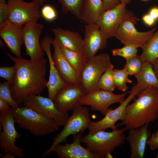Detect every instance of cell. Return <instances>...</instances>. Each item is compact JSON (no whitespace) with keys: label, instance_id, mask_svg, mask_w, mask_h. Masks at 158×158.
<instances>
[{"label":"cell","instance_id":"obj_1","mask_svg":"<svg viewBox=\"0 0 158 158\" xmlns=\"http://www.w3.org/2000/svg\"><path fill=\"white\" fill-rule=\"evenodd\" d=\"M8 57L16 66V70L10 84L12 97L19 106L28 97L40 95L47 88L46 78L47 60L38 61L14 57L7 52Z\"/></svg>","mask_w":158,"mask_h":158},{"label":"cell","instance_id":"obj_2","mask_svg":"<svg viewBox=\"0 0 158 158\" xmlns=\"http://www.w3.org/2000/svg\"><path fill=\"white\" fill-rule=\"evenodd\" d=\"M134 102L128 104L125 117L118 126H125L128 129L149 124L158 118V90L153 87L142 90Z\"/></svg>","mask_w":158,"mask_h":158},{"label":"cell","instance_id":"obj_3","mask_svg":"<svg viewBox=\"0 0 158 158\" xmlns=\"http://www.w3.org/2000/svg\"><path fill=\"white\" fill-rule=\"evenodd\" d=\"M10 110L18 127L28 130L35 136L50 134L59 128V126L53 119L23 105L11 107Z\"/></svg>","mask_w":158,"mask_h":158},{"label":"cell","instance_id":"obj_4","mask_svg":"<svg viewBox=\"0 0 158 158\" xmlns=\"http://www.w3.org/2000/svg\"><path fill=\"white\" fill-rule=\"evenodd\" d=\"M127 129L126 127L109 132L99 130L82 137L81 142L84 143L87 148L97 158L106 157L124 143L126 138L124 133Z\"/></svg>","mask_w":158,"mask_h":158},{"label":"cell","instance_id":"obj_5","mask_svg":"<svg viewBox=\"0 0 158 158\" xmlns=\"http://www.w3.org/2000/svg\"><path fill=\"white\" fill-rule=\"evenodd\" d=\"M81 105L73 110L72 114L67 119L62 130L54 138L51 147L43 154V158L51 153L54 146L66 141L71 135L83 132L89 128L92 121L89 109Z\"/></svg>","mask_w":158,"mask_h":158},{"label":"cell","instance_id":"obj_6","mask_svg":"<svg viewBox=\"0 0 158 158\" xmlns=\"http://www.w3.org/2000/svg\"><path fill=\"white\" fill-rule=\"evenodd\" d=\"M139 20L133 13L127 10L114 37L124 45H131L137 48H141L156 31L157 28L147 32H138L135 25Z\"/></svg>","mask_w":158,"mask_h":158},{"label":"cell","instance_id":"obj_7","mask_svg":"<svg viewBox=\"0 0 158 158\" xmlns=\"http://www.w3.org/2000/svg\"><path fill=\"white\" fill-rule=\"evenodd\" d=\"M111 64L107 53H101L87 61L81 74L80 82L87 93L97 90L99 78Z\"/></svg>","mask_w":158,"mask_h":158},{"label":"cell","instance_id":"obj_8","mask_svg":"<svg viewBox=\"0 0 158 158\" xmlns=\"http://www.w3.org/2000/svg\"><path fill=\"white\" fill-rule=\"evenodd\" d=\"M0 121L2 130L0 135L1 150L4 153H11L19 157H24L23 148L15 143L21 135L15 129V121L10 109L0 112Z\"/></svg>","mask_w":158,"mask_h":158},{"label":"cell","instance_id":"obj_9","mask_svg":"<svg viewBox=\"0 0 158 158\" xmlns=\"http://www.w3.org/2000/svg\"><path fill=\"white\" fill-rule=\"evenodd\" d=\"M9 11L8 21L23 26L30 22H37L42 17L40 6L34 1L8 0Z\"/></svg>","mask_w":158,"mask_h":158},{"label":"cell","instance_id":"obj_10","mask_svg":"<svg viewBox=\"0 0 158 158\" xmlns=\"http://www.w3.org/2000/svg\"><path fill=\"white\" fill-rule=\"evenodd\" d=\"M87 92L80 83H66L57 93L53 101L57 110L67 113L82 105L81 102Z\"/></svg>","mask_w":158,"mask_h":158},{"label":"cell","instance_id":"obj_11","mask_svg":"<svg viewBox=\"0 0 158 158\" xmlns=\"http://www.w3.org/2000/svg\"><path fill=\"white\" fill-rule=\"evenodd\" d=\"M141 90V88L137 84L133 85L128 96L120 103L119 106L113 110L110 108L104 117L100 120L92 121L88 128L89 134H92L99 130H105L108 128L112 130L117 129L116 123L118 120L122 121L124 119L126 107Z\"/></svg>","mask_w":158,"mask_h":158},{"label":"cell","instance_id":"obj_12","mask_svg":"<svg viewBox=\"0 0 158 158\" xmlns=\"http://www.w3.org/2000/svg\"><path fill=\"white\" fill-rule=\"evenodd\" d=\"M129 92L116 94L112 92L97 89L87 93L82 99L81 103L82 105L90 106L92 110L99 111L105 115L110 110L109 107L111 105L120 104L125 100V96Z\"/></svg>","mask_w":158,"mask_h":158},{"label":"cell","instance_id":"obj_13","mask_svg":"<svg viewBox=\"0 0 158 158\" xmlns=\"http://www.w3.org/2000/svg\"><path fill=\"white\" fill-rule=\"evenodd\" d=\"M44 28V25L37 22H29L23 26V43L26 54L32 61H38L44 59V51L39 40Z\"/></svg>","mask_w":158,"mask_h":158},{"label":"cell","instance_id":"obj_14","mask_svg":"<svg viewBox=\"0 0 158 158\" xmlns=\"http://www.w3.org/2000/svg\"><path fill=\"white\" fill-rule=\"evenodd\" d=\"M22 104L25 107L53 119L59 126L64 125L69 117L68 113L59 111L53 101L49 97H43L40 95H31L28 97Z\"/></svg>","mask_w":158,"mask_h":158},{"label":"cell","instance_id":"obj_15","mask_svg":"<svg viewBox=\"0 0 158 158\" xmlns=\"http://www.w3.org/2000/svg\"><path fill=\"white\" fill-rule=\"evenodd\" d=\"M107 39L96 23L85 24L82 52L87 61L106 47Z\"/></svg>","mask_w":158,"mask_h":158},{"label":"cell","instance_id":"obj_16","mask_svg":"<svg viewBox=\"0 0 158 158\" xmlns=\"http://www.w3.org/2000/svg\"><path fill=\"white\" fill-rule=\"evenodd\" d=\"M126 4L121 3L112 9L104 11L96 23L108 39L114 37L127 11Z\"/></svg>","mask_w":158,"mask_h":158},{"label":"cell","instance_id":"obj_17","mask_svg":"<svg viewBox=\"0 0 158 158\" xmlns=\"http://www.w3.org/2000/svg\"><path fill=\"white\" fill-rule=\"evenodd\" d=\"M52 41L51 37L47 35L41 39L40 43L48 59L49 65V75L47 88L48 97L53 100L58 92L64 86L66 83L60 76L54 62L51 50Z\"/></svg>","mask_w":158,"mask_h":158},{"label":"cell","instance_id":"obj_18","mask_svg":"<svg viewBox=\"0 0 158 158\" xmlns=\"http://www.w3.org/2000/svg\"><path fill=\"white\" fill-rule=\"evenodd\" d=\"M82 133L73 135V141L71 143L55 145L51 152H54L59 158H97L87 148L80 144Z\"/></svg>","mask_w":158,"mask_h":158},{"label":"cell","instance_id":"obj_19","mask_svg":"<svg viewBox=\"0 0 158 158\" xmlns=\"http://www.w3.org/2000/svg\"><path fill=\"white\" fill-rule=\"evenodd\" d=\"M0 36L16 57H21V48L23 43V26L8 21L0 29Z\"/></svg>","mask_w":158,"mask_h":158},{"label":"cell","instance_id":"obj_20","mask_svg":"<svg viewBox=\"0 0 158 158\" xmlns=\"http://www.w3.org/2000/svg\"><path fill=\"white\" fill-rule=\"evenodd\" d=\"M54 48L52 55L54 64L62 80L66 83H80L81 74L74 70L62 54L55 40H53Z\"/></svg>","mask_w":158,"mask_h":158},{"label":"cell","instance_id":"obj_21","mask_svg":"<svg viewBox=\"0 0 158 158\" xmlns=\"http://www.w3.org/2000/svg\"><path fill=\"white\" fill-rule=\"evenodd\" d=\"M149 124L129 130L126 139L130 144V158H143L147 141L150 135Z\"/></svg>","mask_w":158,"mask_h":158},{"label":"cell","instance_id":"obj_22","mask_svg":"<svg viewBox=\"0 0 158 158\" xmlns=\"http://www.w3.org/2000/svg\"><path fill=\"white\" fill-rule=\"evenodd\" d=\"M52 30L54 39L59 47L72 51H82L83 39L78 32L59 27Z\"/></svg>","mask_w":158,"mask_h":158},{"label":"cell","instance_id":"obj_23","mask_svg":"<svg viewBox=\"0 0 158 158\" xmlns=\"http://www.w3.org/2000/svg\"><path fill=\"white\" fill-rule=\"evenodd\" d=\"M104 11L102 0H85L80 20L85 24L96 23Z\"/></svg>","mask_w":158,"mask_h":158},{"label":"cell","instance_id":"obj_24","mask_svg":"<svg viewBox=\"0 0 158 158\" xmlns=\"http://www.w3.org/2000/svg\"><path fill=\"white\" fill-rule=\"evenodd\" d=\"M135 76L137 80V84L142 90L151 87L158 90V79L154 74L151 63L144 61L140 71Z\"/></svg>","mask_w":158,"mask_h":158},{"label":"cell","instance_id":"obj_25","mask_svg":"<svg viewBox=\"0 0 158 158\" xmlns=\"http://www.w3.org/2000/svg\"><path fill=\"white\" fill-rule=\"evenodd\" d=\"M141 48L142 52L140 56L142 60L153 64L158 58V30L153 33Z\"/></svg>","mask_w":158,"mask_h":158},{"label":"cell","instance_id":"obj_26","mask_svg":"<svg viewBox=\"0 0 158 158\" xmlns=\"http://www.w3.org/2000/svg\"><path fill=\"white\" fill-rule=\"evenodd\" d=\"M59 47L63 56L71 67L81 74L87 61L83 52L72 51Z\"/></svg>","mask_w":158,"mask_h":158},{"label":"cell","instance_id":"obj_27","mask_svg":"<svg viewBox=\"0 0 158 158\" xmlns=\"http://www.w3.org/2000/svg\"><path fill=\"white\" fill-rule=\"evenodd\" d=\"M61 4L63 13L66 14L71 13L80 20L85 0H57Z\"/></svg>","mask_w":158,"mask_h":158},{"label":"cell","instance_id":"obj_28","mask_svg":"<svg viewBox=\"0 0 158 158\" xmlns=\"http://www.w3.org/2000/svg\"><path fill=\"white\" fill-rule=\"evenodd\" d=\"M114 66L111 63L99 78L97 85V89L113 92L116 87L113 73Z\"/></svg>","mask_w":158,"mask_h":158},{"label":"cell","instance_id":"obj_29","mask_svg":"<svg viewBox=\"0 0 158 158\" xmlns=\"http://www.w3.org/2000/svg\"><path fill=\"white\" fill-rule=\"evenodd\" d=\"M129 75L126 69H114L113 73V79L116 88L123 92H125L128 89L126 83H131L132 81L128 78Z\"/></svg>","mask_w":158,"mask_h":158},{"label":"cell","instance_id":"obj_30","mask_svg":"<svg viewBox=\"0 0 158 158\" xmlns=\"http://www.w3.org/2000/svg\"><path fill=\"white\" fill-rule=\"evenodd\" d=\"M143 61L138 55L126 60L124 68L129 75L135 76L140 71Z\"/></svg>","mask_w":158,"mask_h":158},{"label":"cell","instance_id":"obj_31","mask_svg":"<svg viewBox=\"0 0 158 158\" xmlns=\"http://www.w3.org/2000/svg\"><path fill=\"white\" fill-rule=\"evenodd\" d=\"M137 49L131 45H124L121 48L112 49L111 52L113 56H121L127 60L137 55Z\"/></svg>","mask_w":158,"mask_h":158},{"label":"cell","instance_id":"obj_32","mask_svg":"<svg viewBox=\"0 0 158 158\" xmlns=\"http://www.w3.org/2000/svg\"><path fill=\"white\" fill-rule=\"evenodd\" d=\"M10 83L6 81L0 84V97L7 101L11 108L18 106L13 99L10 89Z\"/></svg>","mask_w":158,"mask_h":158},{"label":"cell","instance_id":"obj_33","mask_svg":"<svg viewBox=\"0 0 158 158\" xmlns=\"http://www.w3.org/2000/svg\"><path fill=\"white\" fill-rule=\"evenodd\" d=\"M16 70L15 65L10 67H0V76L9 82H12Z\"/></svg>","mask_w":158,"mask_h":158},{"label":"cell","instance_id":"obj_34","mask_svg":"<svg viewBox=\"0 0 158 158\" xmlns=\"http://www.w3.org/2000/svg\"><path fill=\"white\" fill-rule=\"evenodd\" d=\"M40 12L42 17L47 21H53L57 17V13L55 9L50 5H46L43 6Z\"/></svg>","mask_w":158,"mask_h":158},{"label":"cell","instance_id":"obj_35","mask_svg":"<svg viewBox=\"0 0 158 158\" xmlns=\"http://www.w3.org/2000/svg\"><path fill=\"white\" fill-rule=\"evenodd\" d=\"M9 15L7 2L5 0H0V29L8 22Z\"/></svg>","mask_w":158,"mask_h":158},{"label":"cell","instance_id":"obj_36","mask_svg":"<svg viewBox=\"0 0 158 158\" xmlns=\"http://www.w3.org/2000/svg\"><path fill=\"white\" fill-rule=\"evenodd\" d=\"M104 11L112 9L119 5L121 0H102Z\"/></svg>","mask_w":158,"mask_h":158},{"label":"cell","instance_id":"obj_37","mask_svg":"<svg viewBox=\"0 0 158 158\" xmlns=\"http://www.w3.org/2000/svg\"><path fill=\"white\" fill-rule=\"evenodd\" d=\"M147 144L151 150H153L157 149L158 147V136L152 135L151 137L148 140Z\"/></svg>","mask_w":158,"mask_h":158},{"label":"cell","instance_id":"obj_38","mask_svg":"<svg viewBox=\"0 0 158 158\" xmlns=\"http://www.w3.org/2000/svg\"><path fill=\"white\" fill-rule=\"evenodd\" d=\"M10 105L5 100L0 97V111L2 112L10 109Z\"/></svg>","mask_w":158,"mask_h":158},{"label":"cell","instance_id":"obj_39","mask_svg":"<svg viewBox=\"0 0 158 158\" xmlns=\"http://www.w3.org/2000/svg\"><path fill=\"white\" fill-rule=\"evenodd\" d=\"M142 20L146 24L150 26L153 25L156 20L149 13L145 14L143 16Z\"/></svg>","mask_w":158,"mask_h":158},{"label":"cell","instance_id":"obj_40","mask_svg":"<svg viewBox=\"0 0 158 158\" xmlns=\"http://www.w3.org/2000/svg\"><path fill=\"white\" fill-rule=\"evenodd\" d=\"M149 14L155 20L158 19V7H154L152 8L149 12Z\"/></svg>","mask_w":158,"mask_h":158},{"label":"cell","instance_id":"obj_41","mask_svg":"<svg viewBox=\"0 0 158 158\" xmlns=\"http://www.w3.org/2000/svg\"><path fill=\"white\" fill-rule=\"evenodd\" d=\"M152 64L154 72L158 79V58Z\"/></svg>","mask_w":158,"mask_h":158},{"label":"cell","instance_id":"obj_42","mask_svg":"<svg viewBox=\"0 0 158 158\" xmlns=\"http://www.w3.org/2000/svg\"><path fill=\"white\" fill-rule=\"evenodd\" d=\"M4 155L0 154V157L1 158H15L16 156L14 154L9 152L5 153Z\"/></svg>","mask_w":158,"mask_h":158},{"label":"cell","instance_id":"obj_43","mask_svg":"<svg viewBox=\"0 0 158 158\" xmlns=\"http://www.w3.org/2000/svg\"><path fill=\"white\" fill-rule=\"evenodd\" d=\"M50 0H32L38 4L40 6L42 5L43 3Z\"/></svg>","mask_w":158,"mask_h":158},{"label":"cell","instance_id":"obj_44","mask_svg":"<svg viewBox=\"0 0 158 158\" xmlns=\"http://www.w3.org/2000/svg\"><path fill=\"white\" fill-rule=\"evenodd\" d=\"M3 41V40H2V39H0V45L1 47L2 48H3L4 47L5 44L4 42V41Z\"/></svg>","mask_w":158,"mask_h":158},{"label":"cell","instance_id":"obj_45","mask_svg":"<svg viewBox=\"0 0 158 158\" xmlns=\"http://www.w3.org/2000/svg\"><path fill=\"white\" fill-rule=\"evenodd\" d=\"M121 3H125L127 4H130L131 2V0H121Z\"/></svg>","mask_w":158,"mask_h":158},{"label":"cell","instance_id":"obj_46","mask_svg":"<svg viewBox=\"0 0 158 158\" xmlns=\"http://www.w3.org/2000/svg\"><path fill=\"white\" fill-rule=\"evenodd\" d=\"M152 135L154 136H158V130L156 132L153 133Z\"/></svg>","mask_w":158,"mask_h":158},{"label":"cell","instance_id":"obj_47","mask_svg":"<svg viewBox=\"0 0 158 158\" xmlns=\"http://www.w3.org/2000/svg\"><path fill=\"white\" fill-rule=\"evenodd\" d=\"M142 1H147V0H141Z\"/></svg>","mask_w":158,"mask_h":158}]
</instances>
